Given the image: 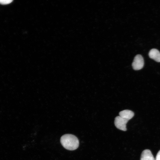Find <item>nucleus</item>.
Instances as JSON below:
<instances>
[{"instance_id":"6","label":"nucleus","mask_w":160,"mask_h":160,"mask_svg":"<svg viewBox=\"0 0 160 160\" xmlns=\"http://www.w3.org/2000/svg\"><path fill=\"white\" fill-rule=\"evenodd\" d=\"M119 115L121 117L129 121L133 117L134 113L131 110H125L120 111L119 113Z\"/></svg>"},{"instance_id":"7","label":"nucleus","mask_w":160,"mask_h":160,"mask_svg":"<svg viewBox=\"0 0 160 160\" xmlns=\"http://www.w3.org/2000/svg\"><path fill=\"white\" fill-rule=\"evenodd\" d=\"M12 1V0H0V4H7L10 3Z\"/></svg>"},{"instance_id":"2","label":"nucleus","mask_w":160,"mask_h":160,"mask_svg":"<svg viewBox=\"0 0 160 160\" xmlns=\"http://www.w3.org/2000/svg\"><path fill=\"white\" fill-rule=\"evenodd\" d=\"M144 61L143 58L140 55H137L135 57L132 63V68L135 70L141 69L143 67Z\"/></svg>"},{"instance_id":"4","label":"nucleus","mask_w":160,"mask_h":160,"mask_svg":"<svg viewBox=\"0 0 160 160\" xmlns=\"http://www.w3.org/2000/svg\"><path fill=\"white\" fill-rule=\"evenodd\" d=\"M140 160H155L151 151L145 149L141 153Z\"/></svg>"},{"instance_id":"1","label":"nucleus","mask_w":160,"mask_h":160,"mask_svg":"<svg viewBox=\"0 0 160 160\" xmlns=\"http://www.w3.org/2000/svg\"><path fill=\"white\" fill-rule=\"evenodd\" d=\"M60 141L63 146L68 150H75L79 146V140L76 136L72 134H66L63 135Z\"/></svg>"},{"instance_id":"8","label":"nucleus","mask_w":160,"mask_h":160,"mask_svg":"<svg viewBox=\"0 0 160 160\" xmlns=\"http://www.w3.org/2000/svg\"><path fill=\"white\" fill-rule=\"evenodd\" d=\"M155 160H160V150L158 151L156 155Z\"/></svg>"},{"instance_id":"5","label":"nucleus","mask_w":160,"mask_h":160,"mask_svg":"<svg viewBox=\"0 0 160 160\" xmlns=\"http://www.w3.org/2000/svg\"><path fill=\"white\" fill-rule=\"evenodd\" d=\"M149 57L158 62H160V52L157 49H153L149 52Z\"/></svg>"},{"instance_id":"3","label":"nucleus","mask_w":160,"mask_h":160,"mask_svg":"<svg viewBox=\"0 0 160 160\" xmlns=\"http://www.w3.org/2000/svg\"><path fill=\"white\" fill-rule=\"evenodd\" d=\"M128 121L127 120L118 116L115 118L114 124L118 129L126 131L127 130L126 124Z\"/></svg>"}]
</instances>
